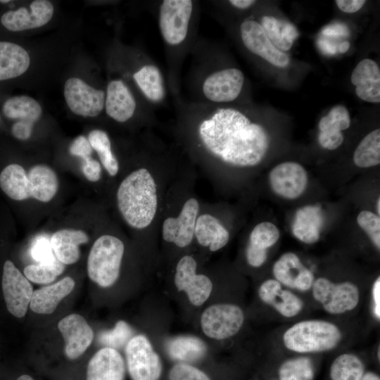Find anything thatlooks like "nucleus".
Segmentation results:
<instances>
[{"label": "nucleus", "instance_id": "nucleus-1", "mask_svg": "<svg viewBox=\"0 0 380 380\" xmlns=\"http://www.w3.org/2000/svg\"><path fill=\"white\" fill-rule=\"evenodd\" d=\"M200 144L207 154L225 164L239 167L258 165L266 155L269 137L265 129L233 108H220L197 128Z\"/></svg>", "mask_w": 380, "mask_h": 380}, {"label": "nucleus", "instance_id": "nucleus-2", "mask_svg": "<svg viewBox=\"0 0 380 380\" xmlns=\"http://www.w3.org/2000/svg\"><path fill=\"white\" fill-rule=\"evenodd\" d=\"M158 172L151 167H138L118 186V209L125 222L134 229L153 230L160 221L166 194L162 191Z\"/></svg>", "mask_w": 380, "mask_h": 380}, {"label": "nucleus", "instance_id": "nucleus-3", "mask_svg": "<svg viewBox=\"0 0 380 380\" xmlns=\"http://www.w3.org/2000/svg\"><path fill=\"white\" fill-rule=\"evenodd\" d=\"M178 201H174L171 207L164 203L160 234L165 243L185 248L194 241L196 222L202 206L196 195L189 191Z\"/></svg>", "mask_w": 380, "mask_h": 380}, {"label": "nucleus", "instance_id": "nucleus-4", "mask_svg": "<svg viewBox=\"0 0 380 380\" xmlns=\"http://www.w3.org/2000/svg\"><path fill=\"white\" fill-rule=\"evenodd\" d=\"M342 338L340 329L323 319L298 322L283 334L285 347L298 353L325 352L336 348Z\"/></svg>", "mask_w": 380, "mask_h": 380}, {"label": "nucleus", "instance_id": "nucleus-5", "mask_svg": "<svg viewBox=\"0 0 380 380\" xmlns=\"http://www.w3.org/2000/svg\"><path fill=\"white\" fill-rule=\"evenodd\" d=\"M125 252L121 239L103 234L94 243L87 260V272L91 281L103 288L110 287L118 280Z\"/></svg>", "mask_w": 380, "mask_h": 380}, {"label": "nucleus", "instance_id": "nucleus-6", "mask_svg": "<svg viewBox=\"0 0 380 380\" xmlns=\"http://www.w3.org/2000/svg\"><path fill=\"white\" fill-rule=\"evenodd\" d=\"M314 299L331 315L354 310L360 301V290L350 281L335 283L325 277L315 279L312 286Z\"/></svg>", "mask_w": 380, "mask_h": 380}, {"label": "nucleus", "instance_id": "nucleus-7", "mask_svg": "<svg viewBox=\"0 0 380 380\" xmlns=\"http://www.w3.org/2000/svg\"><path fill=\"white\" fill-rule=\"evenodd\" d=\"M128 373L132 380H158L163 365L151 342L144 334L132 336L125 346Z\"/></svg>", "mask_w": 380, "mask_h": 380}, {"label": "nucleus", "instance_id": "nucleus-8", "mask_svg": "<svg viewBox=\"0 0 380 380\" xmlns=\"http://www.w3.org/2000/svg\"><path fill=\"white\" fill-rule=\"evenodd\" d=\"M245 315L239 305L216 303L202 312L200 324L203 334L210 338L222 341L236 335L241 329Z\"/></svg>", "mask_w": 380, "mask_h": 380}, {"label": "nucleus", "instance_id": "nucleus-9", "mask_svg": "<svg viewBox=\"0 0 380 380\" xmlns=\"http://www.w3.org/2000/svg\"><path fill=\"white\" fill-rule=\"evenodd\" d=\"M198 264L189 254L182 256L177 261L174 274V284L179 291H184L194 306L202 305L210 296L213 284L205 274L197 272Z\"/></svg>", "mask_w": 380, "mask_h": 380}, {"label": "nucleus", "instance_id": "nucleus-10", "mask_svg": "<svg viewBox=\"0 0 380 380\" xmlns=\"http://www.w3.org/2000/svg\"><path fill=\"white\" fill-rule=\"evenodd\" d=\"M193 11L190 0H165L159 9V27L164 41L170 46L186 38Z\"/></svg>", "mask_w": 380, "mask_h": 380}, {"label": "nucleus", "instance_id": "nucleus-11", "mask_svg": "<svg viewBox=\"0 0 380 380\" xmlns=\"http://www.w3.org/2000/svg\"><path fill=\"white\" fill-rule=\"evenodd\" d=\"M1 288L8 311L17 318L24 317L34 291L29 280L10 260L4 263Z\"/></svg>", "mask_w": 380, "mask_h": 380}, {"label": "nucleus", "instance_id": "nucleus-12", "mask_svg": "<svg viewBox=\"0 0 380 380\" xmlns=\"http://www.w3.org/2000/svg\"><path fill=\"white\" fill-rule=\"evenodd\" d=\"M64 97L70 110L83 117H96L105 106V92L92 87L78 77H70L66 80Z\"/></svg>", "mask_w": 380, "mask_h": 380}, {"label": "nucleus", "instance_id": "nucleus-13", "mask_svg": "<svg viewBox=\"0 0 380 380\" xmlns=\"http://www.w3.org/2000/svg\"><path fill=\"white\" fill-rule=\"evenodd\" d=\"M53 12L51 1L35 0L30 4L29 9L20 7L4 12L0 17V23L3 27L10 32H21L46 25L53 17Z\"/></svg>", "mask_w": 380, "mask_h": 380}, {"label": "nucleus", "instance_id": "nucleus-14", "mask_svg": "<svg viewBox=\"0 0 380 380\" xmlns=\"http://www.w3.org/2000/svg\"><path fill=\"white\" fill-rule=\"evenodd\" d=\"M240 32L244 46L251 52L274 66L285 68L289 65V56L272 44L259 23L253 20L243 22L240 26Z\"/></svg>", "mask_w": 380, "mask_h": 380}, {"label": "nucleus", "instance_id": "nucleus-15", "mask_svg": "<svg viewBox=\"0 0 380 380\" xmlns=\"http://www.w3.org/2000/svg\"><path fill=\"white\" fill-rule=\"evenodd\" d=\"M269 182L275 194L285 198L295 199L305 191L308 174L299 163L284 162L272 169Z\"/></svg>", "mask_w": 380, "mask_h": 380}, {"label": "nucleus", "instance_id": "nucleus-16", "mask_svg": "<svg viewBox=\"0 0 380 380\" xmlns=\"http://www.w3.org/2000/svg\"><path fill=\"white\" fill-rule=\"evenodd\" d=\"M244 82L243 72L227 68L208 75L203 84V92L208 100L216 103L230 102L241 93Z\"/></svg>", "mask_w": 380, "mask_h": 380}, {"label": "nucleus", "instance_id": "nucleus-17", "mask_svg": "<svg viewBox=\"0 0 380 380\" xmlns=\"http://www.w3.org/2000/svg\"><path fill=\"white\" fill-rule=\"evenodd\" d=\"M58 328L65 341V355L70 360H75L81 356L94 338L92 329L79 314H71L63 317L58 322Z\"/></svg>", "mask_w": 380, "mask_h": 380}, {"label": "nucleus", "instance_id": "nucleus-18", "mask_svg": "<svg viewBox=\"0 0 380 380\" xmlns=\"http://www.w3.org/2000/svg\"><path fill=\"white\" fill-rule=\"evenodd\" d=\"M272 271L274 279L284 286L300 291L310 290L315 281L312 272L292 252L282 254L274 263Z\"/></svg>", "mask_w": 380, "mask_h": 380}, {"label": "nucleus", "instance_id": "nucleus-19", "mask_svg": "<svg viewBox=\"0 0 380 380\" xmlns=\"http://www.w3.org/2000/svg\"><path fill=\"white\" fill-rule=\"evenodd\" d=\"M258 294L264 303L284 317H294L303 310L304 304L301 298L274 279L264 281L259 286Z\"/></svg>", "mask_w": 380, "mask_h": 380}, {"label": "nucleus", "instance_id": "nucleus-20", "mask_svg": "<svg viewBox=\"0 0 380 380\" xmlns=\"http://www.w3.org/2000/svg\"><path fill=\"white\" fill-rule=\"evenodd\" d=\"M125 362L115 348L103 347L89 360L86 380H124Z\"/></svg>", "mask_w": 380, "mask_h": 380}, {"label": "nucleus", "instance_id": "nucleus-21", "mask_svg": "<svg viewBox=\"0 0 380 380\" xmlns=\"http://www.w3.org/2000/svg\"><path fill=\"white\" fill-rule=\"evenodd\" d=\"M230 234L223 223L213 213L201 210L196 219L194 241L210 251L224 248L229 241Z\"/></svg>", "mask_w": 380, "mask_h": 380}, {"label": "nucleus", "instance_id": "nucleus-22", "mask_svg": "<svg viewBox=\"0 0 380 380\" xmlns=\"http://www.w3.org/2000/svg\"><path fill=\"white\" fill-rule=\"evenodd\" d=\"M136 106L135 99L123 81L114 80L108 84L105 108L110 118L125 122L133 116Z\"/></svg>", "mask_w": 380, "mask_h": 380}, {"label": "nucleus", "instance_id": "nucleus-23", "mask_svg": "<svg viewBox=\"0 0 380 380\" xmlns=\"http://www.w3.org/2000/svg\"><path fill=\"white\" fill-rule=\"evenodd\" d=\"M355 93L363 101L380 102V70L377 63L369 58L362 60L351 75Z\"/></svg>", "mask_w": 380, "mask_h": 380}, {"label": "nucleus", "instance_id": "nucleus-24", "mask_svg": "<svg viewBox=\"0 0 380 380\" xmlns=\"http://www.w3.org/2000/svg\"><path fill=\"white\" fill-rule=\"evenodd\" d=\"M30 65V57L25 48L13 42L0 40V82L23 75Z\"/></svg>", "mask_w": 380, "mask_h": 380}, {"label": "nucleus", "instance_id": "nucleus-25", "mask_svg": "<svg viewBox=\"0 0 380 380\" xmlns=\"http://www.w3.org/2000/svg\"><path fill=\"white\" fill-rule=\"evenodd\" d=\"M75 284L71 277H66L53 284L37 289L32 296L30 309L38 314H51L58 303L71 293Z\"/></svg>", "mask_w": 380, "mask_h": 380}, {"label": "nucleus", "instance_id": "nucleus-26", "mask_svg": "<svg viewBox=\"0 0 380 380\" xmlns=\"http://www.w3.org/2000/svg\"><path fill=\"white\" fill-rule=\"evenodd\" d=\"M89 241L82 230L63 229L53 233L50 243L56 259L63 265L76 262L80 257L79 246Z\"/></svg>", "mask_w": 380, "mask_h": 380}, {"label": "nucleus", "instance_id": "nucleus-27", "mask_svg": "<svg viewBox=\"0 0 380 380\" xmlns=\"http://www.w3.org/2000/svg\"><path fill=\"white\" fill-rule=\"evenodd\" d=\"M322 216L319 207L308 205L299 209L292 226L293 235L305 243H313L320 237Z\"/></svg>", "mask_w": 380, "mask_h": 380}, {"label": "nucleus", "instance_id": "nucleus-28", "mask_svg": "<svg viewBox=\"0 0 380 380\" xmlns=\"http://www.w3.org/2000/svg\"><path fill=\"white\" fill-rule=\"evenodd\" d=\"M168 355L179 363L196 362L207 353V346L200 338L191 335L178 336L167 343Z\"/></svg>", "mask_w": 380, "mask_h": 380}, {"label": "nucleus", "instance_id": "nucleus-29", "mask_svg": "<svg viewBox=\"0 0 380 380\" xmlns=\"http://www.w3.org/2000/svg\"><path fill=\"white\" fill-rule=\"evenodd\" d=\"M0 187L11 199L23 201L31 197L30 182L27 173L21 165L12 163L0 173Z\"/></svg>", "mask_w": 380, "mask_h": 380}, {"label": "nucleus", "instance_id": "nucleus-30", "mask_svg": "<svg viewBox=\"0 0 380 380\" xmlns=\"http://www.w3.org/2000/svg\"><path fill=\"white\" fill-rule=\"evenodd\" d=\"M31 197L41 202H49L56 195L58 180L56 172L48 165L33 166L28 172Z\"/></svg>", "mask_w": 380, "mask_h": 380}, {"label": "nucleus", "instance_id": "nucleus-31", "mask_svg": "<svg viewBox=\"0 0 380 380\" xmlns=\"http://www.w3.org/2000/svg\"><path fill=\"white\" fill-rule=\"evenodd\" d=\"M1 111L8 119L32 124L39 120L42 113L40 104L34 99L26 95L8 98L2 104Z\"/></svg>", "mask_w": 380, "mask_h": 380}, {"label": "nucleus", "instance_id": "nucleus-32", "mask_svg": "<svg viewBox=\"0 0 380 380\" xmlns=\"http://www.w3.org/2000/svg\"><path fill=\"white\" fill-rule=\"evenodd\" d=\"M260 25L272 44L282 52L289 51L298 37L293 25L273 16H263Z\"/></svg>", "mask_w": 380, "mask_h": 380}, {"label": "nucleus", "instance_id": "nucleus-33", "mask_svg": "<svg viewBox=\"0 0 380 380\" xmlns=\"http://www.w3.org/2000/svg\"><path fill=\"white\" fill-rule=\"evenodd\" d=\"M133 78L149 101L153 103L160 102L165 97V89L162 74L154 65H145L139 69Z\"/></svg>", "mask_w": 380, "mask_h": 380}, {"label": "nucleus", "instance_id": "nucleus-34", "mask_svg": "<svg viewBox=\"0 0 380 380\" xmlns=\"http://www.w3.org/2000/svg\"><path fill=\"white\" fill-rule=\"evenodd\" d=\"M365 374L362 360L353 353L337 356L330 367L331 380H361Z\"/></svg>", "mask_w": 380, "mask_h": 380}, {"label": "nucleus", "instance_id": "nucleus-35", "mask_svg": "<svg viewBox=\"0 0 380 380\" xmlns=\"http://www.w3.org/2000/svg\"><path fill=\"white\" fill-rule=\"evenodd\" d=\"M88 140L99 155L101 163L110 177L117 175L119 163L111 150V142L108 134L101 129H94L88 135Z\"/></svg>", "mask_w": 380, "mask_h": 380}, {"label": "nucleus", "instance_id": "nucleus-36", "mask_svg": "<svg viewBox=\"0 0 380 380\" xmlns=\"http://www.w3.org/2000/svg\"><path fill=\"white\" fill-rule=\"evenodd\" d=\"M355 164L369 167L380 163V129L369 132L357 146L353 155Z\"/></svg>", "mask_w": 380, "mask_h": 380}, {"label": "nucleus", "instance_id": "nucleus-37", "mask_svg": "<svg viewBox=\"0 0 380 380\" xmlns=\"http://www.w3.org/2000/svg\"><path fill=\"white\" fill-rule=\"evenodd\" d=\"M315 374L312 359L304 355L285 360L278 370L279 380H313Z\"/></svg>", "mask_w": 380, "mask_h": 380}, {"label": "nucleus", "instance_id": "nucleus-38", "mask_svg": "<svg viewBox=\"0 0 380 380\" xmlns=\"http://www.w3.org/2000/svg\"><path fill=\"white\" fill-rule=\"evenodd\" d=\"M64 270V265L55 259L51 262L29 265L24 269L25 277L36 284L52 282Z\"/></svg>", "mask_w": 380, "mask_h": 380}, {"label": "nucleus", "instance_id": "nucleus-39", "mask_svg": "<svg viewBox=\"0 0 380 380\" xmlns=\"http://www.w3.org/2000/svg\"><path fill=\"white\" fill-rule=\"evenodd\" d=\"M279 236V230L273 223L262 222L251 230L247 245L267 251L276 243Z\"/></svg>", "mask_w": 380, "mask_h": 380}, {"label": "nucleus", "instance_id": "nucleus-40", "mask_svg": "<svg viewBox=\"0 0 380 380\" xmlns=\"http://www.w3.org/2000/svg\"><path fill=\"white\" fill-rule=\"evenodd\" d=\"M132 333L131 327L126 322L120 320L113 329L102 331L98 336V341L105 347L115 349L127 344Z\"/></svg>", "mask_w": 380, "mask_h": 380}, {"label": "nucleus", "instance_id": "nucleus-41", "mask_svg": "<svg viewBox=\"0 0 380 380\" xmlns=\"http://www.w3.org/2000/svg\"><path fill=\"white\" fill-rule=\"evenodd\" d=\"M350 124V119L347 108L342 105H338L321 118L319 128L320 132H338L348 129Z\"/></svg>", "mask_w": 380, "mask_h": 380}, {"label": "nucleus", "instance_id": "nucleus-42", "mask_svg": "<svg viewBox=\"0 0 380 380\" xmlns=\"http://www.w3.org/2000/svg\"><path fill=\"white\" fill-rule=\"evenodd\" d=\"M358 225L367 234L376 247L380 248V217L369 210L361 211L357 217Z\"/></svg>", "mask_w": 380, "mask_h": 380}, {"label": "nucleus", "instance_id": "nucleus-43", "mask_svg": "<svg viewBox=\"0 0 380 380\" xmlns=\"http://www.w3.org/2000/svg\"><path fill=\"white\" fill-rule=\"evenodd\" d=\"M170 380H210L209 376L198 368L188 363H177L169 372Z\"/></svg>", "mask_w": 380, "mask_h": 380}, {"label": "nucleus", "instance_id": "nucleus-44", "mask_svg": "<svg viewBox=\"0 0 380 380\" xmlns=\"http://www.w3.org/2000/svg\"><path fill=\"white\" fill-rule=\"evenodd\" d=\"M32 257L39 263L51 262L56 258L55 257L50 241L47 238L41 236L33 243L31 251Z\"/></svg>", "mask_w": 380, "mask_h": 380}, {"label": "nucleus", "instance_id": "nucleus-45", "mask_svg": "<svg viewBox=\"0 0 380 380\" xmlns=\"http://www.w3.org/2000/svg\"><path fill=\"white\" fill-rule=\"evenodd\" d=\"M93 148L87 138L81 135L76 137L69 147V152L74 156L80 157L82 160L91 157Z\"/></svg>", "mask_w": 380, "mask_h": 380}, {"label": "nucleus", "instance_id": "nucleus-46", "mask_svg": "<svg viewBox=\"0 0 380 380\" xmlns=\"http://www.w3.org/2000/svg\"><path fill=\"white\" fill-rule=\"evenodd\" d=\"M82 170L87 180L91 182H98L101 177L102 169L99 161L91 157L82 160Z\"/></svg>", "mask_w": 380, "mask_h": 380}, {"label": "nucleus", "instance_id": "nucleus-47", "mask_svg": "<svg viewBox=\"0 0 380 380\" xmlns=\"http://www.w3.org/2000/svg\"><path fill=\"white\" fill-rule=\"evenodd\" d=\"M318 141L321 146L329 150H334L339 147L343 141L341 132H320Z\"/></svg>", "mask_w": 380, "mask_h": 380}, {"label": "nucleus", "instance_id": "nucleus-48", "mask_svg": "<svg viewBox=\"0 0 380 380\" xmlns=\"http://www.w3.org/2000/svg\"><path fill=\"white\" fill-rule=\"evenodd\" d=\"M246 259L248 264L253 267H261L267 259V251L247 245Z\"/></svg>", "mask_w": 380, "mask_h": 380}, {"label": "nucleus", "instance_id": "nucleus-49", "mask_svg": "<svg viewBox=\"0 0 380 380\" xmlns=\"http://www.w3.org/2000/svg\"><path fill=\"white\" fill-rule=\"evenodd\" d=\"M34 124L25 121H16L11 127L12 135L19 140H27L32 134Z\"/></svg>", "mask_w": 380, "mask_h": 380}, {"label": "nucleus", "instance_id": "nucleus-50", "mask_svg": "<svg viewBox=\"0 0 380 380\" xmlns=\"http://www.w3.org/2000/svg\"><path fill=\"white\" fill-rule=\"evenodd\" d=\"M336 4L340 10L345 13H355L365 4V0H336Z\"/></svg>", "mask_w": 380, "mask_h": 380}, {"label": "nucleus", "instance_id": "nucleus-51", "mask_svg": "<svg viewBox=\"0 0 380 380\" xmlns=\"http://www.w3.org/2000/svg\"><path fill=\"white\" fill-rule=\"evenodd\" d=\"M373 312L376 319H380V279L374 281L372 289Z\"/></svg>", "mask_w": 380, "mask_h": 380}, {"label": "nucleus", "instance_id": "nucleus-52", "mask_svg": "<svg viewBox=\"0 0 380 380\" xmlns=\"http://www.w3.org/2000/svg\"><path fill=\"white\" fill-rule=\"evenodd\" d=\"M229 3L239 9H246L251 6L255 1L253 0H231Z\"/></svg>", "mask_w": 380, "mask_h": 380}, {"label": "nucleus", "instance_id": "nucleus-53", "mask_svg": "<svg viewBox=\"0 0 380 380\" xmlns=\"http://www.w3.org/2000/svg\"><path fill=\"white\" fill-rule=\"evenodd\" d=\"M361 380H380L379 376L374 372L365 373Z\"/></svg>", "mask_w": 380, "mask_h": 380}, {"label": "nucleus", "instance_id": "nucleus-54", "mask_svg": "<svg viewBox=\"0 0 380 380\" xmlns=\"http://www.w3.org/2000/svg\"><path fill=\"white\" fill-rule=\"evenodd\" d=\"M350 47V44L348 42H342L338 47V51L341 53H346Z\"/></svg>", "mask_w": 380, "mask_h": 380}, {"label": "nucleus", "instance_id": "nucleus-55", "mask_svg": "<svg viewBox=\"0 0 380 380\" xmlns=\"http://www.w3.org/2000/svg\"><path fill=\"white\" fill-rule=\"evenodd\" d=\"M16 380H34V379L30 375L23 374L20 376Z\"/></svg>", "mask_w": 380, "mask_h": 380}, {"label": "nucleus", "instance_id": "nucleus-56", "mask_svg": "<svg viewBox=\"0 0 380 380\" xmlns=\"http://www.w3.org/2000/svg\"><path fill=\"white\" fill-rule=\"evenodd\" d=\"M376 211L378 213V215H379L380 214V198H378L376 201Z\"/></svg>", "mask_w": 380, "mask_h": 380}, {"label": "nucleus", "instance_id": "nucleus-57", "mask_svg": "<svg viewBox=\"0 0 380 380\" xmlns=\"http://www.w3.org/2000/svg\"><path fill=\"white\" fill-rule=\"evenodd\" d=\"M10 1H9V0H6V1H3V0H2V1H0V3H1V4H8V3H9Z\"/></svg>", "mask_w": 380, "mask_h": 380}, {"label": "nucleus", "instance_id": "nucleus-58", "mask_svg": "<svg viewBox=\"0 0 380 380\" xmlns=\"http://www.w3.org/2000/svg\"><path fill=\"white\" fill-rule=\"evenodd\" d=\"M0 122H1V115H0Z\"/></svg>", "mask_w": 380, "mask_h": 380}]
</instances>
